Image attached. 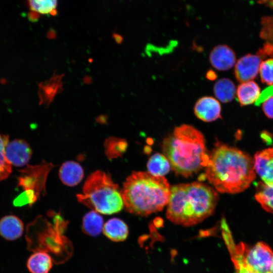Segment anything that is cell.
<instances>
[{"label":"cell","instance_id":"obj_35","mask_svg":"<svg viewBox=\"0 0 273 273\" xmlns=\"http://www.w3.org/2000/svg\"><path fill=\"white\" fill-rule=\"evenodd\" d=\"M270 273H273V261H272V266H271V272Z\"/></svg>","mask_w":273,"mask_h":273},{"label":"cell","instance_id":"obj_4","mask_svg":"<svg viewBox=\"0 0 273 273\" xmlns=\"http://www.w3.org/2000/svg\"><path fill=\"white\" fill-rule=\"evenodd\" d=\"M170 188L164 176L132 172L121 190L124 206L128 212L141 216L160 211L168 203Z\"/></svg>","mask_w":273,"mask_h":273},{"label":"cell","instance_id":"obj_2","mask_svg":"<svg viewBox=\"0 0 273 273\" xmlns=\"http://www.w3.org/2000/svg\"><path fill=\"white\" fill-rule=\"evenodd\" d=\"M218 200L217 192L205 184L173 185L170 188L166 217L174 224L193 226L214 213Z\"/></svg>","mask_w":273,"mask_h":273},{"label":"cell","instance_id":"obj_15","mask_svg":"<svg viewBox=\"0 0 273 273\" xmlns=\"http://www.w3.org/2000/svg\"><path fill=\"white\" fill-rule=\"evenodd\" d=\"M59 176L61 181L65 185L73 187L82 180L84 171L80 165L75 161H68L61 166Z\"/></svg>","mask_w":273,"mask_h":273},{"label":"cell","instance_id":"obj_16","mask_svg":"<svg viewBox=\"0 0 273 273\" xmlns=\"http://www.w3.org/2000/svg\"><path fill=\"white\" fill-rule=\"evenodd\" d=\"M24 231L22 220L13 215H6L0 219V235L9 241L20 238Z\"/></svg>","mask_w":273,"mask_h":273},{"label":"cell","instance_id":"obj_8","mask_svg":"<svg viewBox=\"0 0 273 273\" xmlns=\"http://www.w3.org/2000/svg\"><path fill=\"white\" fill-rule=\"evenodd\" d=\"M230 254L238 258L243 265L253 273H270L273 251L263 242L252 246L241 242L236 245L232 241L227 245Z\"/></svg>","mask_w":273,"mask_h":273},{"label":"cell","instance_id":"obj_14","mask_svg":"<svg viewBox=\"0 0 273 273\" xmlns=\"http://www.w3.org/2000/svg\"><path fill=\"white\" fill-rule=\"evenodd\" d=\"M209 61L211 65L219 71H226L236 64V57L234 51L225 44L216 46L211 52Z\"/></svg>","mask_w":273,"mask_h":273},{"label":"cell","instance_id":"obj_11","mask_svg":"<svg viewBox=\"0 0 273 273\" xmlns=\"http://www.w3.org/2000/svg\"><path fill=\"white\" fill-rule=\"evenodd\" d=\"M255 172L262 182L269 185L273 184V146L257 152L254 156Z\"/></svg>","mask_w":273,"mask_h":273},{"label":"cell","instance_id":"obj_22","mask_svg":"<svg viewBox=\"0 0 273 273\" xmlns=\"http://www.w3.org/2000/svg\"><path fill=\"white\" fill-rule=\"evenodd\" d=\"M256 200L266 211L273 214V184L258 183L255 194Z\"/></svg>","mask_w":273,"mask_h":273},{"label":"cell","instance_id":"obj_1","mask_svg":"<svg viewBox=\"0 0 273 273\" xmlns=\"http://www.w3.org/2000/svg\"><path fill=\"white\" fill-rule=\"evenodd\" d=\"M205 171L209 182L221 193L242 192L256 177L253 158L245 152L218 141L209 153Z\"/></svg>","mask_w":273,"mask_h":273},{"label":"cell","instance_id":"obj_24","mask_svg":"<svg viewBox=\"0 0 273 273\" xmlns=\"http://www.w3.org/2000/svg\"><path fill=\"white\" fill-rule=\"evenodd\" d=\"M170 164L166 157L160 153L153 155L147 163L148 172L155 176H163L168 173Z\"/></svg>","mask_w":273,"mask_h":273},{"label":"cell","instance_id":"obj_6","mask_svg":"<svg viewBox=\"0 0 273 273\" xmlns=\"http://www.w3.org/2000/svg\"><path fill=\"white\" fill-rule=\"evenodd\" d=\"M52 222L41 216L37 217L27 226L26 238L30 250L51 252L57 255L71 247L70 243L63 236L66 222L59 214L51 215Z\"/></svg>","mask_w":273,"mask_h":273},{"label":"cell","instance_id":"obj_19","mask_svg":"<svg viewBox=\"0 0 273 273\" xmlns=\"http://www.w3.org/2000/svg\"><path fill=\"white\" fill-rule=\"evenodd\" d=\"M27 3L31 21H35L40 15L54 16L57 14L58 0H27Z\"/></svg>","mask_w":273,"mask_h":273},{"label":"cell","instance_id":"obj_3","mask_svg":"<svg viewBox=\"0 0 273 273\" xmlns=\"http://www.w3.org/2000/svg\"><path fill=\"white\" fill-rule=\"evenodd\" d=\"M162 150L173 170L185 177L205 167L209 159L203 134L188 124L174 128L164 140Z\"/></svg>","mask_w":273,"mask_h":273},{"label":"cell","instance_id":"obj_18","mask_svg":"<svg viewBox=\"0 0 273 273\" xmlns=\"http://www.w3.org/2000/svg\"><path fill=\"white\" fill-rule=\"evenodd\" d=\"M103 231L109 239L116 242L125 240L129 233L127 224L118 218L109 219L104 224Z\"/></svg>","mask_w":273,"mask_h":273},{"label":"cell","instance_id":"obj_31","mask_svg":"<svg viewBox=\"0 0 273 273\" xmlns=\"http://www.w3.org/2000/svg\"><path fill=\"white\" fill-rule=\"evenodd\" d=\"M108 116L106 115H100L96 118V121L101 123H106Z\"/></svg>","mask_w":273,"mask_h":273},{"label":"cell","instance_id":"obj_21","mask_svg":"<svg viewBox=\"0 0 273 273\" xmlns=\"http://www.w3.org/2000/svg\"><path fill=\"white\" fill-rule=\"evenodd\" d=\"M104 220L99 213L92 210L86 213L82 219V230L86 235L96 237L102 232Z\"/></svg>","mask_w":273,"mask_h":273},{"label":"cell","instance_id":"obj_27","mask_svg":"<svg viewBox=\"0 0 273 273\" xmlns=\"http://www.w3.org/2000/svg\"><path fill=\"white\" fill-rule=\"evenodd\" d=\"M260 38L273 49V15L262 17L261 19Z\"/></svg>","mask_w":273,"mask_h":273},{"label":"cell","instance_id":"obj_7","mask_svg":"<svg viewBox=\"0 0 273 273\" xmlns=\"http://www.w3.org/2000/svg\"><path fill=\"white\" fill-rule=\"evenodd\" d=\"M54 167L50 163L43 161L41 163L30 165L19 170L17 186L22 190L14 201L16 206H31L46 193L47 178L49 172Z\"/></svg>","mask_w":273,"mask_h":273},{"label":"cell","instance_id":"obj_28","mask_svg":"<svg viewBox=\"0 0 273 273\" xmlns=\"http://www.w3.org/2000/svg\"><path fill=\"white\" fill-rule=\"evenodd\" d=\"M259 72L262 83L269 85L273 84V59L262 61Z\"/></svg>","mask_w":273,"mask_h":273},{"label":"cell","instance_id":"obj_30","mask_svg":"<svg viewBox=\"0 0 273 273\" xmlns=\"http://www.w3.org/2000/svg\"><path fill=\"white\" fill-rule=\"evenodd\" d=\"M232 261L234 264L235 273H253L248 270L242 263L241 261L236 257L231 255Z\"/></svg>","mask_w":273,"mask_h":273},{"label":"cell","instance_id":"obj_34","mask_svg":"<svg viewBox=\"0 0 273 273\" xmlns=\"http://www.w3.org/2000/svg\"><path fill=\"white\" fill-rule=\"evenodd\" d=\"M83 81L84 83L88 84H90L92 82V79L89 76H85L83 79Z\"/></svg>","mask_w":273,"mask_h":273},{"label":"cell","instance_id":"obj_5","mask_svg":"<svg viewBox=\"0 0 273 273\" xmlns=\"http://www.w3.org/2000/svg\"><path fill=\"white\" fill-rule=\"evenodd\" d=\"M77 200L99 213L110 215L124 207L121 190L106 172L96 170L86 178Z\"/></svg>","mask_w":273,"mask_h":273},{"label":"cell","instance_id":"obj_12","mask_svg":"<svg viewBox=\"0 0 273 273\" xmlns=\"http://www.w3.org/2000/svg\"><path fill=\"white\" fill-rule=\"evenodd\" d=\"M194 111L196 117L205 122H211L221 117V106L216 99L205 96L196 103Z\"/></svg>","mask_w":273,"mask_h":273},{"label":"cell","instance_id":"obj_13","mask_svg":"<svg viewBox=\"0 0 273 273\" xmlns=\"http://www.w3.org/2000/svg\"><path fill=\"white\" fill-rule=\"evenodd\" d=\"M63 74H56V72L50 80L41 82L38 84L39 104L48 107L54 100L55 96L63 90L62 78Z\"/></svg>","mask_w":273,"mask_h":273},{"label":"cell","instance_id":"obj_33","mask_svg":"<svg viewBox=\"0 0 273 273\" xmlns=\"http://www.w3.org/2000/svg\"><path fill=\"white\" fill-rule=\"evenodd\" d=\"M207 78L209 79H214L216 77L215 74L213 71H209L206 75Z\"/></svg>","mask_w":273,"mask_h":273},{"label":"cell","instance_id":"obj_29","mask_svg":"<svg viewBox=\"0 0 273 273\" xmlns=\"http://www.w3.org/2000/svg\"><path fill=\"white\" fill-rule=\"evenodd\" d=\"M262 110L265 115L270 119H273V96L267 99L262 104Z\"/></svg>","mask_w":273,"mask_h":273},{"label":"cell","instance_id":"obj_26","mask_svg":"<svg viewBox=\"0 0 273 273\" xmlns=\"http://www.w3.org/2000/svg\"><path fill=\"white\" fill-rule=\"evenodd\" d=\"M127 146L126 141L122 139L110 137L105 142L107 156L112 159L122 156Z\"/></svg>","mask_w":273,"mask_h":273},{"label":"cell","instance_id":"obj_25","mask_svg":"<svg viewBox=\"0 0 273 273\" xmlns=\"http://www.w3.org/2000/svg\"><path fill=\"white\" fill-rule=\"evenodd\" d=\"M9 142V136L0 134V181L7 178L12 171V165L6 155V148Z\"/></svg>","mask_w":273,"mask_h":273},{"label":"cell","instance_id":"obj_17","mask_svg":"<svg viewBox=\"0 0 273 273\" xmlns=\"http://www.w3.org/2000/svg\"><path fill=\"white\" fill-rule=\"evenodd\" d=\"M53 258L44 251H35L27 261V267L31 273H49L53 264Z\"/></svg>","mask_w":273,"mask_h":273},{"label":"cell","instance_id":"obj_9","mask_svg":"<svg viewBox=\"0 0 273 273\" xmlns=\"http://www.w3.org/2000/svg\"><path fill=\"white\" fill-rule=\"evenodd\" d=\"M261 62V58L257 55L248 54L240 58L235 66L237 80L243 83L254 79L259 71Z\"/></svg>","mask_w":273,"mask_h":273},{"label":"cell","instance_id":"obj_32","mask_svg":"<svg viewBox=\"0 0 273 273\" xmlns=\"http://www.w3.org/2000/svg\"><path fill=\"white\" fill-rule=\"evenodd\" d=\"M113 37L114 38V39L115 40L116 42L118 44L120 43L122 41V37L120 35H118V34H114L113 35Z\"/></svg>","mask_w":273,"mask_h":273},{"label":"cell","instance_id":"obj_20","mask_svg":"<svg viewBox=\"0 0 273 273\" xmlns=\"http://www.w3.org/2000/svg\"><path fill=\"white\" fill-rule=\"evenodd\" d=\"M260 94L259 86L253 80L241 83L238 85L236 94L241 106L254 103Z\"/></svg>","mask_w":273,"mask_h":273},{"label":"cell","instance_id":"obj_10","mask_svg":"<svg viewBox=\"0 0 273 273\" xmlns=\"http://www.w3.org/2000/svg\"><path fill=\"white\" fill-rule=\"evenodd\" d=\"M32 154L28 143L24 140L15 139L9 142L6 148V157L12 165L22 167L27 165Z\"/></svg>","mask_w":273,"mask_h":273},{"label":"cell","instance_id":"obj_23","mask_svg":"<svg viewBox=\"0 0 273 273\" xmlns=\"http://www.w3.org/2000/svg\"><path fill=\"white\" fill-rule=\"evenodd\" d=\"M213 90L216 98L224 103L232 101L236 93L234 82L226 78L218 80L214 85Z\"/></svg>","mask_w":273,"mask_h":273}]
</instances>
